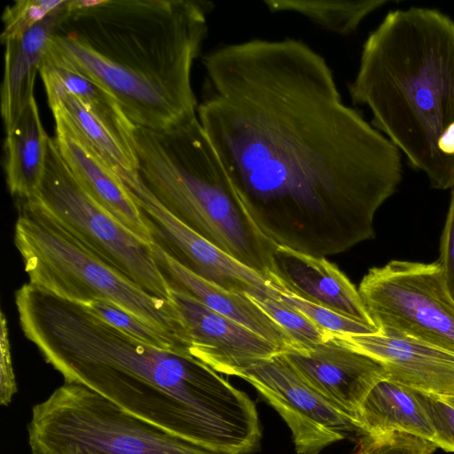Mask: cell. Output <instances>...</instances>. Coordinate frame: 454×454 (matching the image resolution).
I'll use <instances>...</instances> for the list:
<instances>
[{
	"label": "cell",
	"instance_id": "9a60e30c",
	"mask_svg": "<svg viewBox=\"0 0 454 454\" xmlns=\"http://www.w3.org/2000/svg\"><path fill=\"white\" fill-rule=\"evenodd\" d=\"M274 264L275 271L270 279L289 292L349 318L376 326L358 289L325 257L276 245Z\"/></svg>",
	"mask_w": 454,
	"mask_h": 454
},
{
	"label": "cell",
	"instance_id": "f546056e",
	"mask_svg": "<svg viewBox=\"0 0 454 454\" xmlns=\"http://www.w3.org/2000/svg\"><path fill=\"white\" fill-rule=\"evenodd\" d=\"M0 350V403L7 406L17 392V385L12 362L7 321L3 312L1 313Z\"/></svg>",
	"mask_w": 454,
	"mask_h": 454
},
{
	"label": "cell",
	"instance_id": "d6986e66",
	"mask_svg": "<svg viewBox=\"0 0 454 454\" xmlns=\"http://www.w3.org/2000/svg\"><path fill=\"white\" fill-rule=\"evenodd\" d=\"M54 120L82 139L122 181L138 175L135 146L92 113L77 97L43 82Z\"/></svg>",
	"mask_w": 454,
	"mask_h": 454
},
{
	"label": "cell",
	"instance_id": "4dcf8cb0",
	"mask_svg": "<svg viewBox=\"0 0 454 454\" xmlns=\"http://www.w3.org/2000/svg\"><path fill=\"white\" fill-rule=\"evenodd\" d=\"M449 289L454 298V188L441 237L440 258Z\"/></svg>",
	"mask_w": 454,
	"mask_h": 454
},
{
	"label": "cell",
	"instance_id": "7a4b0ae2",
	"mask_svg": "<svg viewBox=\"0 0 454 454\" xmlns=\"http://www.w3.org/2000/svg\"><path fill=\"white\" fill-rule=\"evenodd\" d=\"M15 304L24 335L66 383L215 454L259 449L254 403L200 359L144 342L29 283Z\"/></svg>",
	"mask_w": 454,
	"mask_h": 454
},
{
	"label": "cell",
	"instance_id": "2e32d148",
	"mask_svg": "<svg viewBox=\"0 0 454 454\" xmlns=\"http://www.w3.org/2000/svg\"><path fill=\"white\" fill-rule=\"evenodd\" d=\"M55 125L59 153L83 190L121 224L153 243L151 229L119 176L62 122L55 120Z\"/></svg>",
	"mask_w": 454,
	"mask_h": 454
},
{
	"label": "cell",
	"instance_id": "52a82bcc",
	"mask_svg": "<svg viewBox=\"0 0 454 454\" xmlns=\"http://www.w3.org/2000/svg\"><path fill=\"white\" fill-rule=\"evenodd\" d=\"M27 435L32 454H215L66 382L33 406Z\"/></svg>",
	"mask_w": 454,
	"mask_h": 454
},
{
	"label": "cell",
	"instance_id": "603a6c76",
	"mask_svg": "<svg viewBox=\"0 0 454 454\" xmlns=\"http://www.w3.org/2000/svg\"><path fill=\"white\" fill-rule=\"evenodd\" d=\"M388 0H267V8L272 12L299 13L317 25L339 34L354 33L361 22Z\"/></svg>",
	"mask_w": 454,
	"mask_h": 454
},
{
	"label": "cell",
	"instance_id": "6da1fadb",
	"mask_svg": "<svg viewBox=\"0 0 454 454\" xmlns=\"http://www.w3.org/2000/svg\"><path fill=\"white\" fill-rule=\"evenodd\" d=\"M203 67L199 121L260 231L318 257L372 239L401 152L343 102L325 59L301 40L255 38Z\"/></svg>",
	"mask_w": 454,
	"mask_h": 454
},
{
	"label": "cell",
	"instance_id": "7c38bea8",
	"mask_svg": "<svg viewBox=\"0 0 454 454\" xmlns=\"http://www.w3.org/2000/svg\"><path fill=\"white\" fill-rule=\"evenodd\" d=\"M283 355L310 388L354 423L370 390L379 381L388 378L377 360L346 346L332 334L313 348L289 350Z\"/></svg>",
	"mask_w": 454,
	"mask_h": 454
},
{
	"label": "cell",
	"instance_id": "277c9868",
	"mask_svg": "<svg viewBox=\"0 0 454 454\" xmlns=\"http://www.w3.org/2000/svg\"><path fill=\"white\" fill-rule=\"evenodd\" d=\"M348 88L433 188H454L452 19L429 8L389 12L365 40Z\"/></svg>",
	"mask_w": 454,
	"mask_h": 454
},
{
	"label": "cell",
	"instance_id": "484cf974",
	"mask_svg": "<svg viewBox=\"0 0 454 454\" xmlns=\"http://www.w3.org/2000/svg\"><path fill=\"white\" fill-rule=\"evenodd\" d=\"M276 298L303 313L309 319L323 330L338 334L376 333V326L368 325L345 317L332 309L308 301L279 286L276 282Z\"/></svg>",
	"mask_w": 454,
	"mask_h": 454
},
{
	"label": "cell",
	"instance_id": "4316f807",
	"mask_svg": "<svg viewBox=\"0 0 454 454\" xmlns=\"http://www.w3.org/2000/svg\"><path fill=\"white\" fill-rule=\"evenodd\" d=\"M436 448V444L429 440L395 431L360 435L358 449L354 454H432Z\"/></svg>",
	"mask_w": 454,
	"mask_h": 454
},
{
	"label": "cell",
	"instance_id": "44dd1931",
	"mask_svg": "<svg viewBox=\"0 0 454 454\" xmlns=\"http://www.w3.org/2000/svg\"><path fill=\"white\" fill-rule=\"evenodd\" d=\"M5 133L7 187L12 196L27 200L36 193L43 181L50 141L40 120L35 98Z\"/></svg>",
	"mask_w": 454,
	"mask_h": 454
},
{
	"label": "cell",
	"instance_id": "ba28073f",
	"mask_svg": "<svg viewBox=\"0 0 454 454\" xmlns=\"http://www.w3.org/2000/svg\"><path fill=\"white\" fill-rule=\"evenodd\" d=\"M47 215L107 265L148 294L172 300V287L151 247L99 206L80 185L50 137L36 193L21 200Z\"/></svg>",
	"mask_w": 454,
	"mask_h": 454
},
{
	"label": "cell",
	"instance_id": "83f0119b",
	"mask_svg": "<svg viewBox=\"0 0 454 454\" xmlns=\"http://www.w3.org/2000/svg\"><path fill=\"white\" fill-rule=\"evenodd\" d=\"M65 0H20L5 7L2 20L4 29L2 43L17 37L33 27L49 13L60 6Z\"/></svg>",
	"mask_w": 454,
	"mask_h": 454
},
{
	"label": "cell",
	"instance_id": "5b68a950",
	"mask_svg": "<svg viewBox=\"0 0 454 454\" xmlns=\"http://www.w3.org/2000/svg\"><path fill=\"white\" fill-rule=\"evenodd\" d=\"M138 176L172 215L242 264L274 274L276 245L242 205L198 116L164 130L136 126Z\"/></svg>",
	"mask_w": 454,
	"mask_h": 454
},
{
	"label": "cell",
	"instance_id": "ac0fdd59",
	"mask_svg": "<svg viewBox=\"0 0 454 454\" xmlns=\"http://www.w3.org/2000/svg\"><path fill=\"white\" fill-rule=\"evenodd\" d=\"M71 0L64 3L22 35L6 40L4 71L1 85V114L5 131L17 121L35 98V76L51 39L69 9Z\"/></svg>",
	"mask_w": 454,
	"mask_h": 454
},
{
	"label": "cell",
	"instance_id": "1f68e13d",
	"mask_svg": "<svg viewBox=\"0 0 454 454\" xmlns=\"http://www.w3.org/2000/svg\"><path fill=\"white\" fill-rule=\"evenodd\" d=\"M448 397H450V399L452 402H454V396H448Z\"/></svg>",
	"mask_w": 454,
	"mask_h": 454
},
{
	"label": "cell",
	"instance_id": "ffe728a7",
	"mask_svg": "<svg viewBox=\"0 0 454 454\" xmlns=\"http://www.w3.org/2000/svg\"><path fill=\"white\" fill-rule=\"evenodd\" d=\"M359 435L404 432L431 442L435 433L416 390L388 378L381 380L362 402L355 419Z\"/></svg>",
	"mask_w": 454,
	"mask_h": 454
},
{
	"label": "cell",
	"instance_id": "8fae6325",
	"mask_svg": "<svg viewBox=\"0 0 454 454\" xmlns=\"http://www.w3.org/2000/svg\"><path fill=\"white\" fill-rule=\"evenodd\" d=\"M123 183L151 229L153 242L177 262L226 290L255 297H276L272 280L242 264L177 219L149 192L139 176Z\"/></svg>",
	"mask_w": 454,
	"mask_h": 454
},
{
	"label": "cell",
	"instance_id": "d4e9b609",
	"mask_svg": "<svg viewBox=\"0 0 454 454\" xmlns=\"http://www.w3.org/2000/svg\"><path fill=\"white\" fill-rule=\"evenodd\" d=\"M246 295L284 329L300 350L313 348L328 340L332 334L318 327L301 311L277 298Z\"/></svg>",
	"mask_w": 454,
	"mask_h": 454
},
{
	"label": "cell",
	"instance_id": "4fadbf2b",
	"mask_svg": "<svg viewBox=\"0 0 454 454\" xmlns=\"http://www.w3.org/2000/svg\"><path fill=\"white\" fill-rule=\"evenodd\" d=\"M192 340L191 354L219 373L237 376L252 362L283 350L235 321L212 310L182 289L172 287Z\"/></svg>",
	"mask_w": 454,
	"mask_h": 454
},
{
	"label": "cell",
	"instance_id": "3957f363",
	"mask_svg": "<svg viewBox=\"0 0 454 454\" xmlns=\"http://www.w3.org/2000/svg\"><path fill=\"white\" fill-rule=\"evenodd\" d=\"M210 2L71 0L43 62L106 89L135 125L164 130L196 117L192 68Z\"/></svg>",
	"mask_w": 454,
	"mask_h": 454
},
{
	"label": "cell",
	"instance_id": "7402d4cb",
	"mask_svg": "<svg viewBox=\"0 0 454 454\" xmlns=\"http://www.w3.org/2000/svg\"><path fill=\"white\" fill-rule=\"evenodd\" d=\"M39 74L43 82L55 84L74 94L112 129L134 145L136 126L106 89L82 74L43 61Z\"/></svg>",
	"mask_w": 454,
	"mask_h": 454
},
{
	"label": "cell",
	"instance_id": "8992f818",
	"mask_svg": "<svg viewBox=\"0 0 454 454\" xmlns=\"http://www.w3.org/2000/svg\"><path fill=\"white\" fill-rule=\"evenodd\" d=\"M14 244L29 284L73 302L105 299L172 335L191 352L184 319L174 301L153 296L107 265L52 219L21 203Z\"/></svg>",
	"mask_w": 454,
	"mask_h": 454
},
{
	"label": "cell",
	"instance_id": "5bb4252c",
	"mask_svg": "<svg viewBox=\"0 0 454 454\" xmlns=\"http://www.w3.org/2000/svg\"><path fill=\"white\" fill-rule=\"evenodd\" d=\"M383 365L388 379L414 390L454 396V353L402 335L332 333Z\"/></svg>",
	"mask_w": 454,
	"mask_h": 454
},
{
	"label": "cell",
	"instance_id": "e0dca14e",
	"mask_svg": "<svg viewBox=\"0 0 454 454\" xmlns=\"http://www.w3.org/2000/svg\"><path fill=\"white\" fill-rule=\"evenodd\" d=\"M154 259L171 287L188 293L212 310L235 321L280 348L300 350L292 338L246 294L226 290L192 273L158 244L152 243Z\"/></svg>",
	"mask_w": 454,
	"mask_h": 454
},
{
	"label": "cell",
	"instance_id": "30bf717a",
	"mask_svg": "<svg viewBox=\"0 0 454 454\" xmlns=\"http://www.w3.org/2000/svg\"><path fill=\"white\" fill-rule=\"evenodd\" d=\"M237 377L250 383L282 417L296 454H319L328 445L358 434L354 421L310 388L283 352L250 363Z\"/></svg>",
	"mask_w": 454,
	"mask_h": 454
},
{
	"label": "cell",
	"instance_id": "cb8c5ba5",
	"mask_svg": "<svg viewBox=\"0 0 454 454\" xmlns=\"http://www.w3.org/2000/svg\"><path fill=\"white\" fill-rule=\"evenodd\" d=\"M82 305L119 330L144 342L192 356L190 350L177 339L147 324L111 301L98 299Z\"/></svg>",
	"mask_w": 454,
	"mask_h": 454
},
{
	"label": "cell",
	"instance_id": "f1b7e54d",
	"mask_svg": "<svg viewBox=\"0 0 454 454\" xmlns=\"http://www.w3.org/2000/svg\"><path fill=\"white\" fill-rule=\"evenodd\" d=\"M417 393L434 430V442L445 451L454 452V402L448 396Z\"/></svg>",
	"mask_w": 454,
	"mask_h": 454
},
{
	"label": "cell",
	"instance_id": "9c48e42d",
	"mask_svg": "<svg viewBox=\"0 0 454 454\" xmlns=\"http://www.w3.org/2000/svg\"><path fill=\"white\" fill-rule=\"evenodd\" d=\"M358 292L380 333L454 353V298L439 261L392 260L371 268Z\"/></svg>",
	"mask_w": 454,
	"mask_h": 454
}]
</instances>
